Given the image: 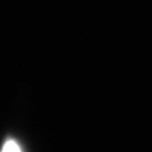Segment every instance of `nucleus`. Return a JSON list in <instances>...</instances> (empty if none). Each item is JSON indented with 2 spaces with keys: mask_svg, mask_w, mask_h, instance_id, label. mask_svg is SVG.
Masks as SVG:
<instances>
[{
  "mask_svg": "<svg viewBox=\"0 0 152 152\" xmlns=\"http://www.w3.org/2000/svg\"><path fill=\"white\" fill-rule=\"evenodd\" d=\"M1 152H22V150H20L19 145L15 140H7L4 144Z\"/></svg>",
  "mask_w": 152,
  "mask_h": 152,
  "instance_id": "f257e3e1",
  "label": "nucleus"
}]
</instances>
